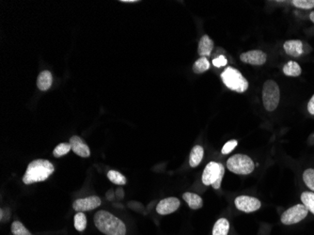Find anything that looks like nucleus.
Here are the masks:
<instances>
[{
    "label": "nucleus",
    "mask_w": 314,
    "mask_h": 235,
    "mask_svg": "<svg viewBox=\"0 0 314 235\" xmlns=\"http://www.w3.org/2000/svg\"><path fill=\"white\" fill-rule=\"evenodd\" d=\"M302 203L306 206L307 209L314 215V192H303L301 195Z\"/></svg>",
    "instance_id": "4be33fe9"
},
{
    "label": "nucleus",
    "mask_w": 314,
    "mask_h": 235,
    "mask_svg": "<svg viewBox=\"0 0 314 235\" xmlns=\"http://www.w3.org/2000/svg\"><path fill=\"white\" fill-rule=\"evenodd\" d=\"M55 167L45 159H37L30 163L24 173L23 182L24 185H32L43 182L54 173Z\"/></svg>",
    "instance_id": "f03ea898"
},
{
    "label": "nucleus",
    "mask_w": 314,
    "mask_h": 235,
    "mask_svg": "<svg viewBox=\"0 0 314 235\" xmlns=\"http://www.w3.org/2000/svg\"><path fill=\"white\" fill-rule=\"evenodd\" d=\"M115 195H116V197H117L118 199L122 200V199L124 198V191H123L122 188H118V189L116 190V192H115Z\"/></svg>",
    "instance_id": "7c9ffc66"
},
{
    "label": "nucleus",
    "mask_w": 314,
    "mask_h": 235,
    "mask_svg": "<svg viewBox=\"0 0 314 235\" xmlns=\"http://www.w3.org/2000/svg\"><path fill=\"white\" fill-rule=\"evenodd\" d=\"M115 192L113 191V190H108L107 191V193H106V198H107V200L108 201H113L114 200V198H115Z\"/></svg>",
    "instance_id": "2f4dec72"
},
{
    "label": "nucleus",
    "mask_w": 314,
    "mask_h": 235,
    "mask_svg": "<svg viewBox=\"0 0 314 235\" xmlns=\"http://www.w3.org/2000/svg\"><path fill=\"white\" fill-rule=\"evenodd\" d=\"M240 59L247 64L262 66L266 63L267 55L262 50H251L241 54Z\"/></svg>",
    "instance_id": "9d476101"
},
{
    "label": "nucleus",
    "mask_w": 314,
    "mask_h": 235,
    "mask_svg": "<svg viewBox=\"0 0 314 235\" xmlns=\"http://www.w3.org/2000/svg\"><path fill=\"white\" fill-rule=\"evenodd\" d=\"M221 79L228 89L238 93H243L249 89V82L247 78H245L238 70L233 67H228L221 73Z\"/></svg>",
    "instance_id": "7ed1b4c3"
},
{
    "label": "nucleus",
    "mask_w": 314,
    "mask_h": 235,
    "mask_svg": "<svg viewBox=\"0 0 314 235\" xmlns=\"http://www.w3.org/2000/svg\"><path fill=\"white\" fill-rule=\"evenodd\" d=\"M183 199L185 200V203L188 204V206L193 210L201 209L202 205H203L202 197H200L199 195L195 194V193L186 192L183 195Z\"/></svg>",
    "instance_id": "dca6fc26"
},
{
    "label": "nucleus",
    "mask_w": 314,
    "mask_h": 235,
    "mask_svg": "<svg viewBox=\"0 0 314 235\" xmlns=\"http://www.w3.org/2000/svg\"><path fill=\"white\" fill-rule=\"evenodd\" d=\"M87 227V218L85 214L77 213L74 216V228L78 232H84Z\"/></svg>",
    "instance_id": "5701e85b"
},
{
    "label": "nucleus",
    "mask_w": 314,
    "mask_h": 235,
    "mask_svg": "<svg viewBox=\"0 0 314 235\" xmlns=\"http://www.w3.org/2000/svg\"><path fill=\"white\" fill-rule=\"evenodd\" d=\"M229 231H230V223L228 219H218L213 228V235H228Z\"/></svg>",
    "instance_id": "6ab92c4d"
},
{
    "label": "nucleus",
    "mask_w": 314,
    "mask_h": 235,
    "mask_svg": "<svg viewBox=\"0 0 314 235\" xmlns=\"http://www.w3.org/2000/svg\"><path fill=\"white\" fill-rule=\"evenodd\" d=\"M70 144L72 147V151L75 154L81 157H89L90 150L89 146L85 143V141L78 136H73L70 138Z\"/></svg>",
    "instance_id": "f8f14e48"
},
{
    "label": "nucleus",
    "mask_w": 314,
    "mask_h": 235,
    "mask_svg": "<svg viewBox=\"0 0 314 235\" xmlns=\"http://www.w3.org/2000/svg\"><path fill=\"white\" fill-rule=\"evenodd\" d=\"M225 174L224 166L221 163L210 162L202 173V183L205 186H212L214 189H219Z\"/></svg>",
    "instance_id": "20e7f679"
},
{
    "label": "nucleus",
    "mask_w": 314,
    "mask_h": 235,
    "mask_svg": "<svg viewBox=\"0 0 314 235\" xmlns=\"http://www.w3.org/2000/svg\"><path fill=\"white\" fill-rule=\"evenodd\" d=\"M214 49V41L208 35H203L199 42L198 53L201 57H208L211 56Z\"/></svg>",
    "instance_id": "4468645a"
},
{
    "label": "nucleus",
    "mask_w": 314,
    "mask_h": 235,
    "mask_svg": "<svg viewBox=\"0 0 314 235\" xmlns=\"http://www.w3.org/2000/svg\"><path fill=\"white\" fill-rule=\"evenodd\" d=\"M310 19H311V21L313 22L314 24V11H312L311 12V14H310Z\"/></svg>",
    "instance_id": "72a5a7b5"
},
{
    "label": "nucleus",
    "mask_w": 314,
    "mask_h": 235,
    "mask_svg": "<svg viewBox=\"0 0 314 235\" xmlns=\"http://www.w3.org/2000/svg\"><path fill=\"white\" fill-rule=\"evenodd\" d=\"M234 204L239 211L245 212V213L257 211L262 206V203L258 199L254 197H250V196L237 197L234 201Z\"/></svg>",
    "instance_id": "6e6552de"
},
{
    "label": "nucleus",
    "mask_w": 314,
    "mask_h": 235,
    "mask_svg": "<svg viewBox=\"0 0 314 235\" xmlns=\"http://www.w3.org/2000/svg\"><path fill=\"white\" fill-rule=\"evenodd\" d=\"M263 104L267 111L271 112L277 109L281 100V90L274 80H267L263 87Z\"/></svg>",
    "instance_id": "423d86ee"
},
{
    "label": "nucleus",
    "mask_w": 314,
    "mask_h": 235,
    "mask_svg": "<svg viewBox=\"0 0 314 235\" xmlns=\"http://www.w3.org/2000/svg\"><path fill=\"white\" fill-rule=\"evenodd\" d=\"M209 69L210 62L207 57H200L193 65V71L195 73H205Z\"/></svg>",
    "instance_id": "412c9836"
},
{
    "label": "nucleus",
    "mask_w": 314,
    "mask_h": 235,
    "mask_svg": "<svg viewBox=\"0 0 314 235\" xmlns=\"http://www.w3.org/2000/svg\"><path fill=\"white\" fill-rule=\"evenodd\" d=\"M53 83V77L52 74L49 71H42L39 74L38 79H37V87L41 91L48 90Z\"/></svg>",
    "instance_id": "2eb2a0df"
},
{
    "label": "nucleus",
    "mask_w": 314,
    "mask_h": 235,
    "mask_svg": "<svg viewBox=\"0 0 314 235\" xmlns=\"http://www.w3.org/2000/svg\"><path fill=\"white\" fill-rule=\"evenodd\" d=\"M285 53L291 57H299L304 54V44L300 40H289L283 44Z\"/></svg>",
    "instance_id": "ddd939ff"
},
{
    "label": "nucleus",
    "mask_w": 314,
    "mask_h": 235,
    "mask_svg": "<svg viewBox=\"0 0 314 235\" xmlns=\"http://www.w3.org/2000/svg\"><path fill=\"white\" fill-rule=\"evenodd\" d=\"M107 178L114 185H118V186H124L127 183V180L125 178V176H123L121 172H119V171H108Z\"/></svg>",
    "instance_id": "aec40b11"
},
{
    "label": "nucleus",
    "mask_w": 314,
    "mask_h": 235,
    "mask_svg": "<svg viewBox=\"0 0 314 235\" xmlns=\"http://www.w3.org/2000/svg\"><path fill=\"white\" fill-rule=\"evenodd\" d=\"M212 63H213V65H214L215 67H217V68H221V67L225 66V65L228 63V60H227V58H226L223 55H220V56L217 57V58H214L213 61H212Z\"/></svg>",
    "instance_id": "c85d7f7f"
},
{
    "label": "nucleus",
    "mask_w": 314,
    "mask_h": 235,
    "mask_svg": "<svg viewBox=\"0 0 314 235\" xmlns=\"http://www.w3.org/2000/svg\"><path fill=\"white\" fill-rule=\"evenodd\" d=\"M303 181L312 191H314V169H308L303 173Z\"/></svg>",
    "instance_id": "a878e982"
},
{
    "label": "nucleus",
    "mask_w": 314,
    "mask_h": 235,
    "mask_svg": "<svg viewBox=\"0 0 314 235\" xmlns=\"http://www.w3.org/2000/svg\"><path fill=\"white\" fill-rule=\"evenodd\" d=\"M308 214L309 210L304 204H297L284 212L281 220L284 225H294L306 219Z\"/></svg>",
    "instance_id": "0eeeda50"
},
{
    "label": "nucleus",
    "mask_w": 314,
    "mask_h": 235,
    "mask_svg": "<svg viewBox=\"0 0 314 235\" xmlns=\"http://www.w3.org/2000/svg\"><path fill=\"white\" fill-rule=\"evenodd\" d=\"M282 71L285 75L292 76V77H298L302 73V69L299 63L296 61H292V60L283 66Z\"/></svg>",
    "instance_id": "a211bd4d"
},
{
    "label": "nucleus",
    "mask_w": 314,
    "mask_h": 235,
    "mask_svg": "<svg viewBox=\"0 0 314 235\" xmlns=\"http://www.w3.org/2000/svg\"><path fill=\"white\" fill-rule=\"evenodd\" d=\"M292 3L298 8L311 9L314 8V0H294Z\"/></svg>",
    "instance_id": "bb28decb"
},
{
    "label": "nucleus",
    "mask_w": 314,
    "mask_h": 235,
    "mask_svg": "<svg viewBox=\"0 0 314 235\" xmlns=\"http://www.w3.org/2000/svg\"><path fill=\"white\" fill-rule=\"evenodd\" d=\"M94 224L105 235H126V226L123 221L109 212L98 211L94 215Z\"/></svg>",
    "instance_id": "f257e3e1"
},
{
    "label": "nucleus",
    "mask_w": 314,
    "mask_h": 235,
    "mask_svg": "<svg viewBox=\"0 0 314 235\" xmlns=\"http://www.w3.org/2000/svg\"><path fill=\"white\" fill-rule=\"evenodd\" d=\"M72 150V147L70 143H60L58 144L57 146L54 149L53 151V155L58 158V157H61L63 155H66L67 154H69V152Z\"/></svg>",
    "instance_id": "393cba45"
},
{
    "label": "nucleus",
    "mask_w": 314,
    "mask_h": 235,
    "mask_svg": "<svg viewBox=\"0 0 314 235\" xmlns=\"http://www.w3.org/2000/svg\"><path fill=\"white\" fill-rule=\"evenodd\" d=\"M180 205H181V203H180L179 199L174 198V197H170V198L164 199L159 202L156 206V212L162 216H167V215L177 211L178 209L180 208Z\"/></svg>",
    "instance_id": "9b49d317"
},
{
    "label": "nucleus",
    "mask_w": 314,
    "mask_h": 235,
    "mask_svg": "<svg viewBox=\"0 0 314 235\" xmlns=\"http://www.w3.org/2000/svg\"><path fill=\"white\" fill-rule=\"evenodd\" d=\"M229 171L238 175H249L254 171L255 164L250 156L246 154H235L227 161Z\"/></svg>",
    "instance_id": "39448f33"
},
{
    "label": "nucleus",
    "mask_w": 314,
    "mask_h": 235,
    "mask_svg": "<svg viewBox=\"0 0 314 235\" xmlns=\"http://www.w3.org/2000/svg\"><path fill=\"white\" fill-rule=\"evenodd\" d=\"M203 155H204V150L202 146L200 145H196L194 146L193 149L191 150L190 156H189V165L191 168H196L198 167L203 159Z\"/></svg>",
    "instance_id": "f3484780"
},
{
    "label": "nucleus",
    "mask_w": 314,
    "mask_h": 235,
    "mask_svg": "<svg viewBox=\"0 0 314 235\" xmlns=\"http://www.w3.org/2000/svg\"><path fill=\"white\" fill-rule=\"evenodd\" d=\"M121 2L122 3H137L138 1L137 0H121Z\"/></svg>",
    "instance_id": "473e14b6"
},
{
    "label": "nucleus",
    "mask_w": 314,
    "mask_h": 235,
    "mask_svg": "<svg viewBox=\"0 0 314 235\" xmlns=\"http://www.w3.org/2000/svg\"><path fill=\"white\" fill-rule=\"evenodd\" d=\"M102 203V201L97 196H90L84 199H78L73 203V208L77 213L91 211L98 208Z\"/></svg>",
    "instance_id": "1a4fd4ad"
},
{
    "label": "nucleus",
    "mask_w": 314,
    "mask_h": 235,
    "mask_svg": "<svg viewBox=\"0 0 314 235\" xmlns=\"http://www.w3.org/2000/svg\"><path fill=\"white\" fill-rule=\"evenodd\" d=\"M237 144H238V141L235 140V139L228 141L225 145L223 146V148H222L221 153L223 154H230L232 151H234V149H235V147L237 146Z\"/></svg>",
    "instance_id": "cd10ccee"
},
{
    "label": "nucleus",
    "mask_w": 314,
    "mask_h": 235,
    "mask_svg": "<svg viewBox=\"0 0 314 235\" xmlns=\"http://www.w3.org/2000/svg\"><path fill=\"white\" fill-rule=\"evenodd\" d=\"M10 231L13 235H32L20 221H13Z\"/></svg>",
    "instance_id": "b1692460"
},
{
    "label": "nucleus",
    "mask_w": 314,
    "mask_h": 235,
    "mask_svg": "<svg viewBox=\"0 0 314 235\" xmlns=\"http://www.w3.org/2000/svg\"><path fill=\"white\" fill-rule=\"evenodd\" d=\"M308 111L311 115L314 116V94L313 97L311 98L309 104H308Z\"/></svg>",
    "instance_id": "c756f323"
}]
</instances>
